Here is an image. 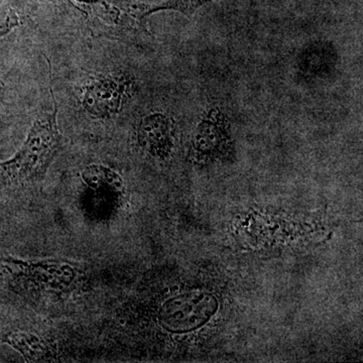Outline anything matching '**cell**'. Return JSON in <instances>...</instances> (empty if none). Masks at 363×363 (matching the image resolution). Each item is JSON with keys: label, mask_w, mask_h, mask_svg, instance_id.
<instances>
[{"label": "cell", "mask_w": 363, "mask_h": 363, "mask_svg": "<svg viewBox=\"0 0 363 363\" xmlns=\"http://www.w3.org/2000/svg\"><path fill=\"white\" fill-rule=\"evenodd\" d=\"M125 90L123 78L104 76L93 79L83 91V107L91 116L108 118L121 111Z\"/></svg>", "instance_id": "cell-4"}, {"label": "cell", "mask_w": 363, "mask_h": 363, "mask_svg": "<svg viewBox=\"0 0 363 363\" xmlns=\"http://www.w3.org/2000/svg\"><path fill=\"white\" fill-rule=\"evenodd\" d=\"M219 303L213 294L192 292L171 298L162 306L160 321L167 330L187 333L202 328L217 314Z\"/></svg>", "instance_id": "cell-3"}, {"label": "cell", "mask_w": 363, "mask_h": 363, "mask_svg": "<svg viewBox=\"0 0 363 363\" xmlns=\"http://www.w3.org/2000/svg\"><path fill=\"white\" fill-rule=\"evenodd\" d=\"M82 14L93 38L117 39L125 33L140 32L150 35L147 16L152 4L138 0H67Z\"/></svg>", "instance_id": "cell-2"}, {"label": "cell", "mask_w": 363, "mask_h": 363, "mask_svg": "<svg viewBox=\"0 0 363 363\" xmlns=\"http://www.w3.org/2000/svg\"><path fill=\"white\" fill-rule=\"evenodd\" d=\"M18 25H20V18L13 7H0V40L13 32Z\"/></svg>", "instance_id": "cell-6"}, {"label": "cell", "mask_w": 363, "mask_h": 363, "mask_svg": "<svg viewBox=\"0 0 363 363\" xmlns=\"http://www.w3.org/2000/svg\"><path fill=\"white\" fill-rule=\"evenodd\" d=\"M57 114L55 99L52 111L40 112L33 121L25 143L13 159L0 162V177L4 181L20 185L43 178L61 147Z\"/></svg>", "instance_id": "cell-1"}, {"label": "cell", "mask_w": 363, "mask_h": 363, "mask_svg": "<svg viewBox=\"0 0 363 363\" xmlns=\"http://www.w3.org/2000/svg\"><path fill=\"white\" fill-rule=\"evenodd\" d=\"M138 140L154 152L164 155L171 147V123L164 114H152L143 118L138 128Z\"/></svg>", "instance_id": "cell-5"}]
</instances>
